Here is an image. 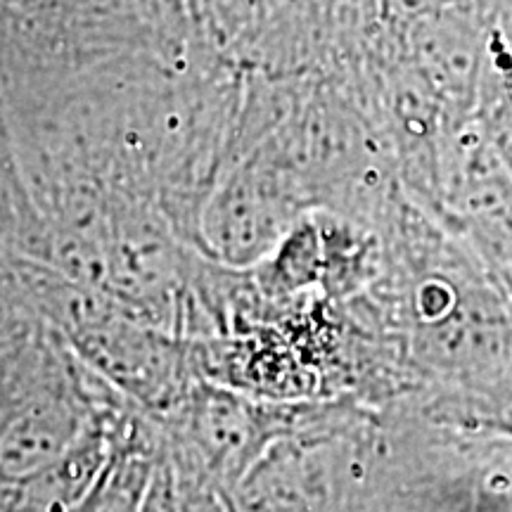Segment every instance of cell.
<instances>
[{
	"label": "cell",
	"mask_w": 512,
	"mask_h": 512,
	"mask_svg": "<svg viewBox=\"0 0 512 512\" xmlns=\"http://www.w3.org/2000/svg\"><path fill=\"white\" fill-rule=\"evenodd\" d=\"M190 444L219 472L245 463L254 441V422L245 406L226 394L200 392L185 408Z\"/></svg>",
	"instance_id": "1"
},
{
	"label": "cell",
	"mask_w": 512,
	"mask_h": 512,
	"mask_svg": "<svg viewBox=\"0 0 512 512\" xmlns=\"http://www.w3.org/2000/svg\"><path fill=\"white\" fill-rule=\"evenodd\" d=\"M155 465L157 456L152 451V441L140 437L133 425H128L110 465L76 512H140L155 475Z\"/></svg>",
	"instance_id": "2"
}]
</instances>
